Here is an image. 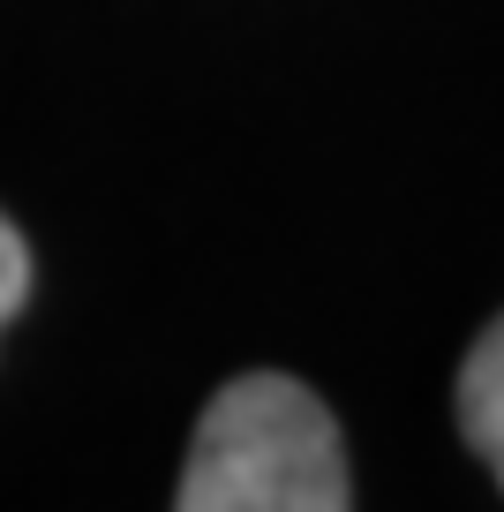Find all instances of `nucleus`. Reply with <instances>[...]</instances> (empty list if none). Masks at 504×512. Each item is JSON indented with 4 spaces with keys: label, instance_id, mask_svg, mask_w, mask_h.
Returning <instances> with one entry per match:
<instances>
[{
    "label": "nucleus",
    "instance_id": "f03ea898",
    "mask_svg": "<svg viewBox=\"0 0 504 512\" xmlns=\"http://www.w3.org/2000/svg\"><path fill=\"white\" fill-rule=\"evenodd\" d=\"M459 437H467L504 482V317L489 324L467 347V362H459Z\"/></svg>",
    "mask_w": 504,
    "mask_h": 512
},
{
    "label": "nucleus",
    "instance_id": "f257e3e1",
    "mask_svg": "<svg viewBox=\"0 0 504 512\" xmlns=\"http://www.w3.org/2000/svg\"><path fill=\"white\" fill-rule=\"evenodd\" d=\"M181 512H347V452L339 422L301 377L249 369L219 384L196 422L189 467H181Z\"/></svg>",
    "mask_w": 504,
    "mask_h": 512
},
{
    "label": "nucleus",
    "instance_id": "7ed1b4c3",
    "mask_svg": "<svg viewBox=\"0 0 504 512\" xmlns=\"http://www.w3.org/2000/svg\"><path fill=\"white\" fill-rule=\"evenodd\" d=\"M23 294H31V249H23L16 226L0 219V324L23 309Z\"/></svg>",
    "mask_w": 504,
    "mask_h": 512
}]
</instances>
